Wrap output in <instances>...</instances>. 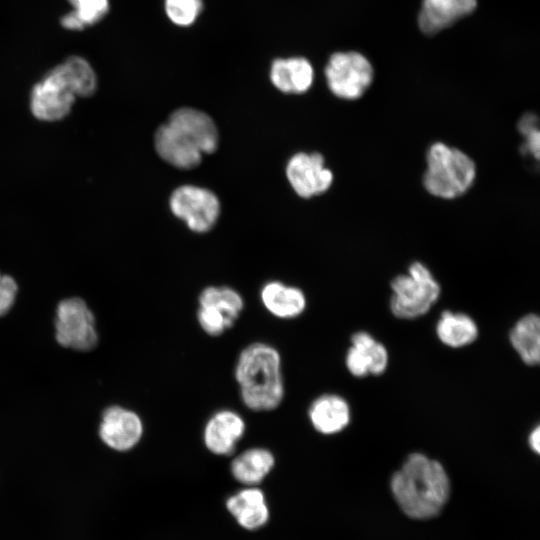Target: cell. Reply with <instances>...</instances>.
<instances>
[{
    "label": "cell",
    "mask_w": 540,
    "mask_h": 540,
    "mask_svg": "<svg viewBox=\"0 0 540 540\" xmlns=\"http://www.w3.org/2000/svg\"><path fill=\"white\" fill-rule=\"evenodd\" d=\"M60 24L67 30L81 31L86 28L80 18L71 11L60 18Z\"/></svg>",
    "instance_id": "1f68e13d"
},
{
    "label": "cell",
    "mask_w": 540,
    "mask_h": 540,
    "mask_svg": "<svg viewBox=\"0 0 540 540\" xmlns=\"http://www.w3.org/2000/svg\"><path fill=\"white\" fill-rule=\"evenodd\" d=\"M261 300L264 307L280 319L298 317L306 307V297L299 288L278 281H271L263 286Z\"/></svg>",
    "instance_id": "e0dca14e"
},
{
    "label": "cell",
    "mask_w": 540,
    "mask_h": 540,
    "mask_svg": "<svg viewBox=\"0 0 540 540\" xmlns=\"http://www.w3.org/2000/svg\"><path fill=\"white\" fill-rule=\"evenodd\" d=\"M528 443L534 452L537 454L540 452V428L538 425L531 431Z\"/></svg>",
    "instance_id": "d6a6232c"
},
{
    "label": "cell",
    "mask_w": 540,
    "mask_h": 540,
    "mask_svg": "<svg viewBox=\"0 0 540 540\" xmlns=\"http://www.w3.org/2000/svg\"><path fill=\"white\" fill-rule=\"evenodd\" d=\"M155 148L165 162L180 169L198 166L204 154L190 132L168 121L156 131Z\"/></svg>",
    "instance_id": "30bf717a"
},
{
    "label": "cell",
    "mask_w": 540,
    "mask_h": 540,
    "mask_svg": "<svg viewBox=\"0 0 540 540\" xmlns=\"http://www.w3.org/2000/svg\"><path fill=\"white\" fill-rule=\"evenodd\" d=\"M168 122L190 132L198 140L204 154L213 153L217 149L218 130L212 118L206 113L183 107L172 112Z\"/></svg>",
    "instance_id": "ac0fdd59"
},
{
    "label": "cell",
    "mask_w": 540,
    "mask_h": 540,
    "mask_svg": "<svg viewBox=\"0 0 540 540\" xmlns=\"http://www.w3.org/2000/svg\"><path fill=\"white\" fill-rule=\"evenodd\" d=\"M475 177V163L461 150L442 142L429 147L423 185L431 195L443 199L457 198L468 191Z\"/></svg>",
    "instance_id": "3957f363"
},
{
    "label": "cell",
    "mask_w": 540,
    "mask_h": 540,
    "mask_svg": "<svg viewBox=\"0 0 540 540\" xmlns=\"http://www.w3.org/2000/svg\"><path fill=\"white\" fill-rule=\"evenodd\" d=\"M199 305L213 307L236 321L244 307L241 295L229 287H207L199 296Z\"/></svg>",
    "instance_id": "603a6c76"
},
{
    "label": "cell",
    "mask_w": 540,
    "mask_h": 540,
    "mask_svg": "<svg viewBox=\"0 0 540 540\" xmlns=\"http://www.w3.org/2000/svg\"><path fill=\"white\" fill-rule=\"evenodd\" d=\"M315 430L331 435L342 431L350 422V407L345 399L334 394L316 398L308 411Z\"/></svg>",
    "instance_id": "9a60e30c"
},
{
    "label": "cell",
    "mask_w": 540,
    "mask_h": 540,
    "mask_svg": "<svg viewBox=\"0 0 540 540\" xmlns=\"http://www.w3.org/2000/svg\"><path fill=\"white\" fill-rule=\"evenodd\" d=\"M330 91L337 97L354 100L361 97L373 79L370 62L357 52L333 54L325 68Z\"/></svg>",
    "instance_id": "8992f818"
},
{
    "label": "cell",
    "mask_w": 540,
    "mask_h": 540,
    "mask_svg": "<svg viewBox=\"0 0 540 540\" xmlns=\"http://www.w3.org/2000/svg\"><path fill=\"white\" fill-rule=\"evenodd\" d=\"M17 290L15 280L9 275L0 273V316L5 315L11 309Z\"/></svg>",
    "instance_id": "f1b7e54d"
},
{
    "label": "cell",
    "mask_w": 540,
    "mask_h": 540,
    "mask_svg": "<svg viewBox=\"0 0 540 540\" xmlns=\"http://www.w3.org/2000/svg\"><path fill=\"white\" fill-rule=\"evenodd\" d=\"M345 362L347 369L353 376L363 377L369 373L368 351L351 346L347 352Z\"/></svg>",
    "instance_id": "83f0119b"
},
{
    "label": "cell",
    "mask_w": 540,
    "mask_h": 540,
    "mask_svg": "<svg viewBox=\"0 0 540 540\" xmlns=\"http://www.w3.org/2000/svg\"><path fill=\"white\" fill-rule=\"evenodd\" d=\"M351 342L353 347L368 351L376 343V340L369 333L360 331L352 336Z\"/></svg>",
    "instance_id": "4dcf8cb0"
},
{
    "label": "cell",
    "mask_w": 540,
    "mask_h": 540,
    "mask_svg": "<svg viewBox=\"0 0 540 540\" xmlns=\"http://www.w3.org/2000/svg\"><path fill=\"white\" fill-rule=\"evenodd\" d=\"M391 490L402 511L414 519L436 516L450 494L443 466L424 454L409 455L391 478Z\"/></svg>",
    "instance_id": "6da1fadb"
},
{
    "label": "cell",
    "mask_w": 540,
    "mask_h": 540,
    "mask_svg": "<svg viewBox=\"0 0 540 540\" xmlns=\"http://www.w3.org/2000/svg\"><path fill=\"white\" fill-rule=\"evenodd\" d=\"M83 24L91 26L100 22L109 11V0H67Z\"/></svg>",
    "instance_id": "d4e9b609"
},
{
    "label": "cell",
    "mask_w": 540,
    "mask_h": 540,
    "mask_svg": "<svg viewBox=\"0 0 540 540\" xmlns=\"http://www.w3.org/2000/svg\"><path fill=\"white\" fill-rule=\"evenodd\" d=\"M202 9V0H165L168 18L178 26L192 25Z\"/></svg>",
    "instance_id": "cb8c5ba5"
},
{
    "label": "cell",
    "mask_w": 540,
    "mask_h": 540,
    "mask_svg": "<svg viewBox=\"0 0 540 540\" xmlns=\"http://www.w3.org/2000/svg\"><path fill=\"white\" fill-rule=\"evenodd\" d=\"M142 434V421L132 410L111 406L104 411L99 435L110 448L117 451L130 450L138 444Z\"/></svg>",
    "instance_id": "8fae6325"
},
{
    "label": "cell",
    "mask_w": 540,
    "mask_h": 540,
    "mask_svg": "<svg viewBox=\"0 0 540 540\" xmlns=\"http://www.w3.org/2000/svg\"><path fill=\"white\" fill-rule=\"evenodd\" d=\"M369 373L374 375L382 374L388 365V352L383 344L376 343L368 350Z\"/></svg>",
    "instance_id": "f546056e"
},
{
    "label": "cell",
    "mask_w": 540,
    "mask_h": 540,
    "mask_svg": "<svg viewBox=\"0 0 540 540\" xmlns=\"http://www.w3.org/2000/svg\"><path fill=\"white\" fill-rule=\"evenodd\" d=\"M235 378L243 403L254 411L276 409L284 398L281 356L271 345L257 342L239 354Z\"/></svg>",
    "instance_id": "7a4b0ae2"
},
{
    "label": "cell",
    "mask_w": 540,
    "mask_h": 540,
    "mask_svg": "<svg viewBox=\"0 0 540 540\" xmlns=\"http://www.w3.org/2000/svg\"><path fill=\"white\" fill-rule=\"evenodd\" d=\"M245 421L232 410H221L207 421L203 440L206 448L215 455H230L245 433Z\"/></svg>",
    "instance_id": "7c38bea8"
},
{
    "label": "cell",
    "mask_w": 540,
    "mask_h": 540,
    "mask_svg": "<svg viewBox=\"0 0 540 540\" xmlns=\"http://www.w3.org/2000/svg\"><path fill=\"white\" fill-rule=\"evenodd\" d=\"M440 341L452 348H459L474 342L478 336L475 321L464 313L444 311L436 325Z\"/></svg>",
    "instance_id": "ffe728a7"
},
{
    "label": "cell",
    "mask_w": 540,
    "mask_h": 540,
    "mask_svg": "<svg viewBox=\"0 0 540 540\" xmlns=\"http://www.w3.org/2000/svg\"><path fill=\"white\" fill-rule=\"evenodd\" d=\"M75 96H91L97 88V76L91 64L81 56H70L55 66Z\"/></svg>",
    "instance_id": "7402d4cb"
},
{
    "label": "cell",
    "mask_w": 540,
    "mask_h": 540,
    "mask_svg": "<svg viewBox=\"0 0 540 540\" xmlns=\"http://www.w3.org/2000/svg\"><path fill=\"white\" fill-rule=\"evenodd\" d=\"M172 213L182 219L194 232L209 231L220 214V202L210 190L194 185L175 189L170 197Z\"/></svg>",
    "instance_id": "52a82bcc"
},
{
    "label": "cell",
    "mask_w": 540,
    "mask_h": 540,
    "mask_svg": "<svg viewBox=\"0 0 540 540\" xmlns=\"http://www.w3.org/2000/svg\"><path fill=\"white\" fill-rule=\"evenodd\" d=\"M226 508L238 524L247 530L259 529L269 519L264 493L252 486L230 496L226 501Z\"/></svg>",
    "instance_id": "5bb4252c"
},
{
    "label": "cell",
    "mask_w": 540,
    "mask_h": 540,
    "mask_svg": "<svg viewBox=\"0 0 540 540\" xmlns=\"http://www.w3.org/2000/svg\"><path fill=\"white\" fill-rule=\"evenodd\" d=\"M197 319L201 328L210 336H219L234 324L230 318L210 306H200Z\"/></svg>",
    "instance_id": "484cf974"
},
{
    "label": "cell",
    "mask_w": 540,
    "mask_h": 540,
    "mask_svg": "<svg viewBox=\"0 0 540 540\" xmlns=\"http://www.w3.org/2000/svg\"><path fill=\"white\" fill-rule=\"evenodd\" d=\"M537 123V117L531 113L525 114L518 123V130L525 137L522 152L530 153L536 159L539 158L540 149V133Z\"/></svg>",
    "instance_id": "4316f807"
},
{
    "label": "cell",
    "mask_w": 540,
    "mask_h": 540,
    "mask_svg": "<svg viewBox=\"0 0 540 540\" xmlns=\"http://www.w3.org/2000/svg\"><path fill=\"white\" fill-rule=\"evenodd\" d=\"M286 176L294 191L303 198L326 192L333 182L331 170L317 152L293 155L287 163Z\"/></svg>",
    "instance_id": "9c48e42d"
},
{
    "label": "cell",
    "mask_w": 540,
    "mask_h": 540,
    "mask_svg": "<svg viewBox=\"0 0 540 540\" xmlns=\"http://www.w3.org/2000/svg\"><path fill=\"white\" fill-rule=\"evenodd\" d=\"M510 342L520 358L528 365L540 360V320L536 314L520 318L510 332Z\"/></svg>",
    "instance_id": "44dd1931"
},
{
    "label": "cell",
    "mask_w": 540,
    "mask_h": 540,
    "mask_svg": "<svg viewBox=\"0 0 540 540\" xmlns=\"http://www.w3.org/2000/svg\"><path fill=\"white\" fill-rule=\"evenodd\" d=\"M270 79L283 93L301 94L312 85L313 68L303 57L279 58L271 65Z\"/></svg>",
    "instance_id": "2e32d148"
},
{
    "label": "cell",
    "mask_w": 540,
    "mask_h": 540,
    "mask_svg": "<svg viewBox=\"0 0 540 540\" xmlns=\"http://www.w3.org/2000/svg\"><path fill=\"white\" fill-rule=\"evenodd\" d=\"M275 464L273 453L265 448H249L231 462V473L240 483L253 486L261 483Z\"/></svg>",
    "instance_id": "d6986e66"
},
{
    "label": "cell",
    "mask_w": 540,
    "mask_h": 540,
    "mask_svg": "<svg viewBox=\"0 0 540 540\" xmlns=\"http://www.w3.org/2000/svg\"><path fill=\"white\" fill-rule=\"evenodd\" d=\"M477 0H423L419 27L426 35H434L474 11Z\"/></svg>",
    "instance_id": "4fadbf2b"
},
{
    "label": "cell",
    "mask_w": 540,
    "mask_h": 540,
    "mask_svg": "<svg viewBox=\"0 0 540 540\" xmlns=\"http://www.w3.org/2000/svg\"><path fill=\"white\" fill-rule=\"evenodd\" d=\"M75 97L54 67L33 87L30 95V109L39 120L57 121L68 115Z\"/></svg>",
    "instance_id": "ba28073f"
},
{
    "label": "cell",
    "mask_w": 540,
    "mask_h": 540,
    "mask_svg": "<svg viewBox=\"0 0 540 540\" xmlns=\"http://www.w3.org/2000/svg\"><path fill=\"white\" fill-rule=\"evenodd\" d=\"M55 337L61 346L78 351H90L97 345L95 319L83 299L71 297L58 304Z\"/></svg>",
    "instance_id": "5b68a950"
},
{
    "label": "cell",
    "mask_w": 540,
    "mask_h": 540,
    "mask_svg": "<svg viewBox=\"0 0 540 540\" xmlns=\"http://www.w3.org/2000/svg\"><path fill=\"white\" fill-rule=\"evenodd\" d=\"M390 309L401 319H414L427 313L440 295V286L429 269L420 262L409 266L408 274L391 282Z\"/></svg>",
    "instance_id": "277c9868"
}]
</instances>
